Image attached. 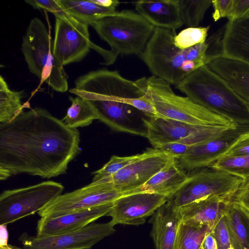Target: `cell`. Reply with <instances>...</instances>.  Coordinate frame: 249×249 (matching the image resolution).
<instances>
[{
  "mask_svg": "<svg viewBox=\"0 0 249 249\" xmlns=\"http://www.w3.org/2000/svg\"><path fill=\"white\" fill-rule=\"evenodd\" d=\"M80 133L45 109L23 111L0 124V167L12 175L49 178L65 174L81 152Z\"/></svg>",
  "mask_w": 249,
  "mask_h": 249,
  "instance_id": "1",
  "label": "cell"
},
{
  "mask_svg": "<svg viewBox=\"0 0 249 249\" xmlns=\"http://www.w3.org/2000/svg\"><path fill=\"white\" fill-rule=\"evenodd\" d=\"M147 81L144 77L132 81L117 71L100 69L78 77L69 91L86 100L98 120L114 131L146 137V129L136 121L146 116L131 104L145 95Z\"/></svg>",
  "mask_w": 249,
  "mask_h": 249,
  "instance_id": "2",
  "label": "cell"
},
{
  "mask_svg": "<svg viewBox=\"0 0 249 249\" xmlns=\"http://www.w3.org/2000/svg\"><path fill=\"white\" fill-rule=\"evenodd\" d=\"M175 30L156 27L140 57L153 75L175 86L199 67L207 64L206 41L186 49L176 47Z\"/></svg>",
  "mask_w": 249,
  "mask_h": 249,
  "instance_id": "3",
  "label": "cell"
},
{
  "mask_svg": "<svg viewBox=\"0 0 249 249\" xmlns=\"http://www.w3.org/2000/svg\"><path fill=\"white\" fill-rule=\"evenodd\" d=\"M176 88L195 103L238 125H249V106L206 65L197 69Z\"/></svg>",
  "mask_w": 249,
  "mask_h": 249,
  "instance_id": "4",
  "label": "cell"
},
{
  "mask_svg": "<svg viewBox=\"0 0 249 249\" xmlns=\"http://www.w3.org/2000/svg\"><path fill=\"white\" fill-rule=\"evenodd\" d=\"M145 96L154 107L157 117L197 126H238L231 120L210 111L188 97L177 95L169 83L154 75L147 78Z\"/></svg>",
  "mask_w": 249,
  "mask_h": 249,
  "instance_id": "5",
  "label": "cell"
},
{
  "mask_svg": "<svg viewBox=\"0 0 249 249\" xmlns=\"http://www.w3.org/2000/svg\"><path fill=\"white\" fill-rule=\"evenodd\" d=\"M21 50L30 72L46 83L53 90L60 92L68 89V75L56 60L50 27L34 18L22 38Z\"/></svg>",
  "mask_w": 249,
  "mask_h": 249,
  "instance_id": "6",
  "label": "cell"
},
{
  "mask_svg": "<svg viewBox=\"0 0 249 249\" xmlns=\"http://www.w3.org/2000/svg\"><path fill=\"white\" fill-rule=\"evenodd\" d=\"M91 26L117 57L131 54L140 56L156 28L140 14L130 10L116 11Z\"/></svg>",
  "mask_w": 249,
  "mask_h": 249,
  "instance_id": "7",
  "label": "cell"
},
{
  "mask_svg": "<svg viewBox=\"0 0 249 249\" xmlns=\"http://www.w3.org/2000/svg\"><path fill=\"white\" fill-rule=\"evenodd\" d=\"M167 203L178 209L196 200L215 196L228 201L243 179L222 171L207 167L191 172Z\"/></svg>",
  "mask_w": 249,
  "mask_h": 249,
  "instance_id": "8",
  "label": "cell"
},
{
  "mask_svg": "<svg viewBox=\"0 0 249 249\" xmlns=\"http://www.w3.org/2000/svg\"><path fill=\"white\" fill-rule=\"evenodd\" d=\"M63 189L60 183L46 181L3 191L0 195V225H8L38 213L61 195Z\"/></svg>",
  "mask_w": 249,
  "mask_h": 249,
  "instance_id": "9",
  "label": "cell"
},
{
  "mask_svg": "<svg viewBox=\"0 0 249 249\" xmlns=\"http://www.w3.org/2000/svg\"><path fill=\"white\" fill-rule=\"evenodd\" d=\"M54 16L53 49L56 60L63 67L81 61L93 43L89 37V25L63 11Z\"/></svg>",
  "mask_w": 249,
  "mask_h": 249,
  "instance_id": "10",
  "label": "cell"
},
{
  "mask_svg": "<svg viewBox=\"0 0 249 249\" xmlns=\"http://www.w3.org/2000/svg\"><path fill=\"white\" fill-rule=\"evenodd\" d=\"M122 196L112 182L90 184L60 195L37 213L41 217H56L113 203Z\"/></svg>",
  "mask_w": 249,
  "mask_h": 249,
  "instance_id": "11",
  "label": "cell"
},
{
  "mask_svg": "<svg viewBox=\"0 0 249 249\" xmlns=\"http://www.w3.org/2000/svg\"><path fill=\"white\" fill-rule=\"evenodd\" d=\"M111 222H93L74 231L43 237L23 233L19 238L24 249H90L116 230Z\"/></svg>",
  "mask_w": 249,
  "mask_h": 249,
  "instance_id": "12",
  "label": "cell"
},
{
  "mask_svg": "<svg viewBox=\"0 0 249 249\" xmlns=\"http://www.w3.org/2000/svg\"><path fill=\"white\" fill-rule=\"evenodd\" d=\"M173 157L154 148H147L142 156L111 177L95 182H112L122 196L140 187L162 169Z\"/></svg>",
  "mask_w": 249,
  "mask_h": 249,
  "instance_id": "13",
  "label": "cell"
},
{
  "mask_svg": "<svg viewBox=\"0 0 249 249\" xmlns=\"http://www.w3.org/2000/svg\"><path fill=\"white\" fill-rule=\"evenodd\" d=\"M166 196L150 192L123 195L116 199L106 216H110L114 225L118 224L138 226L167 201Z\"/></svg>",
  "mask_w": 249,
  "mask_h": 249,
  "instance_id": "14",
  "label": "cell"
},
{
  "mask_svg": "<svg viewBox=\"0 0 249 249\" xmlns=\"http://www.w3.org/2000/svg\"><path fill=\"white\" fill-rule=\"evenodd\" d=\"M248 131L249 125H238L220 137L191 146L184 156L176 160L186 172L210 167L223 156L241 134Z\"/></svg>",
  "mask_w": 249,
  "mask_h": 249,
  "instance_id": "15",
  "label": "cell"
},
{
  "mask_svg": "<svg viewBox=\"0 0 249 249\" xmlns=\"http://www.w3.org/2000/svg\"><path fill=\"white\" fill-rule=\"evenodd\" d=\"M113 203L56 217H41L37 223L36 236L43 237L79 230L106 216Z\"/></svg>",
  "mask_w": 249,
  "mask_h": 249,
  "instance_id": "16",
  "label": "cell"
},
{
  "mask_svg": "<svg viewBox=\"0 0 249 249\" xmlns=\"http://www.w3.org/2000/svg\"><path fill=\"white\" fill-rule=\"evenodd\" d=\"M215 36L219 54L249 65V15L229 20Z\"/></svg>",
  "mask_w": 249,
  "mask_h": 249,
  "instance_id": "17",
  "label": "cell"
},
{
  "mask_svg": "<svg viewBox=\"0 0 249 249\" xmlns=\"http://www.w3.org/2000/svg\"><path fill=\"white\" fill-rule=\"evenodd\" d=\"M143 122L146 129V137L154 148L178 141L204 126L157 116L146 117Z\"/></svg>",
  "mask_w": 249,
  "mask_h": 249,
  "instance_id": "18",
  "label": "cell"
},
{
  "mask_svg": "<svg viewBox=\"0 0 249 249\" xmlns=\"http://www.w3.org/2000/svg\"><path fill=\"white\" fill-rule=\"evenodd\" d=\"M150 236L156 249H177L179 226L181 222L178 211L166 202L152 215Z\"/></svg>",
  "mask_w": 249,
  "mask_h": 249,
  "instance_id": "19",
  "label": "cell"
},
{
  "mask_svg": "<svg viewBox=\"0 0 249 249\" xmlns=\"http://www.w3.org/2000/svg\"><path fill=\"white\" fill-rule=\"evenodd\" d=\"M206 65L249 103V64L219 54L212 57Z\"/></svg>",
  "mask_w": 249,
  "mask_h": 249,
  "instance_id": "20",
  "label": "cell"
},
{
  "mask_svg": "<svg viewBox=\"0 0 249 249\" xmlns=\"http://www.w3.org/2000/svg\"><path fill=\"white\" fill-rule=\"evenodd\" d=\"M226 202L219 197L211 196L177 210L182 223L196 227L207 226L212 231L223 211Z\"/></svg>",
  "mask_w": 249,
  "mask_h": 249,
  "instance_id": "21",
  "label": "cell"
},
{
  "mask_svg": "<svg viewBox=\"0 0 249 249\" xmlns=\"http://www.w3.org/2000/svg\"><path fill=\"white\" fill-rule=\"evenodd\" d=\"M135 10L156 27L176 31L183 25L178 0H140L135 2Z\"/></svg>",
  "mask_w": 249,
  "mask_h": 249,
  "instance_id": "22",
  "label": "cell"
},
{
  "mask_svg": "<svg viewBox=\"0 0 249 249\" xmlns=\"http://www.w3.org/2000/svg\"><path fill=\"white\" fill-rule=\"evenodd\" d=\"M187 178L186 172L178 165L176 159L172 158L162 169L145 184L124 195L139 192H150L169 198L178 190Z\"/></svg>",
  "mask_w": 249,
  "mask_h": 249,
  "instance_id": "23",
  "label": "cell"
},
{
  "mask_svg": "<svg viewBox=\"0 0 249 249\" xmlns=\"http://www.w3.org/2000/svg\"><path fill=\"white\" fill-rule=\"evenodd\" d=\"M224 214L232 249H249V213L237 203L227 201Z\"/></svg>",
  "mask_w": 249,
  "mask_h": 249,
  "instance_id": "24",
  "label": "cell"
},
{
  "mask_svg": "<svg viewBox=\"0 0 249 249\" xmlns=\"http://www.w3.org/2000/svg\"><path fill=\"white\" fill-rule=\"evenodd\" d=\"M56 0L64 12L89 25L116 12V10L99 5L94 0Z\"/></svg>",
  "mask_w": 249,
  "mask_h": 249,
  "instance_id": "25",
  "label": "cell"
},
{
  "mask_svg": "<svg viewBox=\"0 0 249 249\" xmlns=\"http://www.w3.org/2000/svg\"><path fill=\"white\" fill-rule=\"evenodd\" d=\"M23 91L11 90L4 78L0 76V123H7L15 118L23 110L21 100Z\"/></svg>",
  "mask_w": 249,
  "mask_h": 249,
  "instance_id": "26",
  "label": "cell"
},
{
  "mask_svg": "<svg viewBox=\"0 0 249 249\" xmlns=\"http://www.w3.org/2000/svg\"><path fill=\"white\" fill-rule=\"evenodd\" d=\"M69 100L71 105L62 120L67 126L72 128L87 126L93 120L98 119L93 109L86 100L79 96L75 98L70 96Z\"/></svg>",
  "mask_w": 249,
  "mask_h": 249,
  "instance_id": "27",
  "label": "cell"
},
{
  "mask_svg": "<svg viewBox=\"0 0 249 249\" xmlns=\"http://www.w3.org/2000/svg\"><path fill=\"white\" fill-rule=\"evenodd\" d=\"M180 17L188 28L198 27L212 0H178Z\"/></svg>",
  "mask_w": 249,
  "mask_h": 249,
  "instance_id": "28",
  "label": "cell"
},
{
  "mask_svg": "<svg viewBox=\"0 0 249 249\" xmlns=\"http://www.w3.org/2000/svg\"><path fill=\"white\" fill-rule=\"evenodd\" d=\"M211 231L207 226L196 227L181 222L178 231L177 249H200L205 235Z\"/></svg>",
  "mask_w": 249,
  "mask_h": 249,
  "instance_id": "29",
  "label": "cell"
},
{
  "mask_svg": "<svg viewBox=\"0 0 249 249\" xmlns=\"http://www.w3.org/2000/svg\"><path fill=\"white\" fill-rule=\"evenodd\" d=\"M210 167L245 179L249 178V156H224Z\"/></svg>",
  "mask_w": 249,
  "mask_h": 249,
  "instance_id": "30",
  "label": "cell"
},
{
  "mask_svg": "<svg viewBox=\"0 0 249 249\" xmlns=\"http://www.w3.org/2000/svg\"><path fill=\"white\" fill-rule=\"evenodd\" d=\"M143 153L127 157L116 155L111 156L109 160L101 169L93 172L94 177L92 182H96L111 177L120 170L141 157Z\"/></svg>",
  "mask_w": 249,
  "mask_h": 249,
  "instance_id": "31",
  "label": "cell"
},
{
  "mask_svg": "<svg viewBox=\"0 0 249 249\" xmlns=\"http://www.w3.org/2000/svg\"><path fill=\"white\" fill-rule=\"evenodd\" d=\"M209 26L187 28L177 34L174 38L175 45L181 49H186L206 41Z\"/></svg>",
  "mask_w": 249,
  "mask_h": 249,
  "instance_id": "32",
  "label": "cell"
},
{
  "mask_svg": "<svg viewBox=\"0 0 249 249\" xmlns=\"http://www.w3.org/2000/svg\"><path fill=\"white\" fill-rule=\"evenodd\" d=\"M224 211V209L211 231V233L216 240L217 249H232L226 223Z\"/></svg>",
  "mask_w": 249,
  "mask_h": 249,
  "instance_id": "33",
  "label": "cell"
},
{
  "mask_svg": "<svg viewBox=\"0 0 249 249\" xmlns=\"http://www.w3.org/2000/svg\"><path fill=\"white\" fill-rule=\"evenodd\" d=\"M224 156H249V131L241 134Z\"/></svg>",
  "mask_w": 249,
  "mask_h": 249,
  "instance_id": "34",
  "label": "cell"
},
{
  "mask_svg": "<svg viewBox=\"0 0 249 249\" xmlns=\"http://www.w3.org/2000/svg\"><path fill=\"white\" fill-rule=\"evenodd\" d=\"M228 201L237 203L249 213V178L243 179Z\"/></svg>",
  "mask_w": 249,
  "mask_h": 249,
  "instance_id": "35",
  "label": "cell"
},
{
  "mask_svg": "<svg viewBox=\"0 0 249 249\" xmlns=\"http://www.w3.org/2000/svg\"><path fill=\"white\" fill-rule=\"evenodd\" d=\"M213 7L212 17L214 21L221 18L228 17L231 10L233 0H212Z\"/></svg>",
  "mask_w": 249,
  "mask_h": 249,
  "instance_id": "36",
  "label": "cell"
},
{
  "mask_svg": "<svg viewBox=\"0 0 249 249\" xmlns=\"http://www.w3.org/2000/svg\"><path fill=\"white\" fill-rule=\"evenodd\" d=\"M249 15V0H233L229 20L238 19Z\"/></svg>",
  "mask_w": 249,
  "mask_h": 249,
  "instance_id": "37",
  "label": "cell"
},
{
  "mask_svg": "<svg viewBox=\"0 0 249 249\" xmlns=\"http://www.w3.org/2000/svg\"><path fill=\"white\" fill-rule=\"evenodd\" d=\"M25 2L34 9H43L53 15L63 11L56 0H28Z\"/></svg>",
  "mask_w": 249,
  "mask_h": 249,
  "instance_id": "38",
  "label": "cell"
},
{
  "mask_svg": "<svg viewBox=\"0 0 249 249\" xmlns=\"http://www.w3.org/2000/svg\"><path fill=\"white\" fill-rule=\"evenodd\" d=\"M200 249H217L216 240L211 231L207 232L205 235Z\"/></svg>",
  "mask_w": 249,
  "mask_h": 249,
  "instance_id": "39",
  "label": "cell"
},
{
  "mask_svg": "<svg viewBox=\"0 0 249 249\" xmlns=\"http://www.w3.org/2000/svg\"><path fill=\"white\" fill-rule=\"evenodd\" d=\"M8 232L7 225H0V247L8 246Z\"/></svg>",
  "mask_w": 249,
  "mask_h": 249,
  "instance_id": "40",
  "label": "cell"
},
{
  "mask_svg": "<svg viewBox=\"0 0 249 249\" xmlns=\"http://www.w3.org/2000/svg\"><path fill=\"white\" fill-rule=\"evenodd\" d=\"M95 2L99 5L113 10H116V8L120 4V2L116 0H94Z\"/></svg>",
  "mask_w": 249,
  "mask_h": 249,
  "instance_id": "41",
  "label": "cell"
},
{
  "mask_svg": "<svg viewBox=\"0 0 249 249\" xmlns=\"http://www.w3.org/2000/svg\"><path fill=\"white\" fill-rule=\"evenodd\" d=\"M12 175L11 172L7 169L0 167V179L3 180L6 179Z\"/></svg>",
  "mask_w": 249,
  "mask_h": 249,
  "instance_id": "42",
  "label": "cell"
},
{
  "mask_svg": "<svg viewBox=\"0 0 249 249\" xmlns=\"http://www.w3.org/2000/svg\"><path fill=\"white\" fill-rule=\"evenodd\" d=\"M0 249H22L21 248H18L15 246H12L9 245L8 246L5 247H0Z\"/></svg>",
  "mask_w": 249,
  "mask_h": 249,
  "instance_id": "43",
  "label": "cell"
},
{
  "mask_svg": "<svg viewBox=\"0 0 249 249\" xmlns=\"http://www.w3.org/2000/svg\"></svg>",
  "mask_w": 249,
  "mask_h": 249,
  "instance_id": "44",
  "label": "cell"
}]
</instances>
